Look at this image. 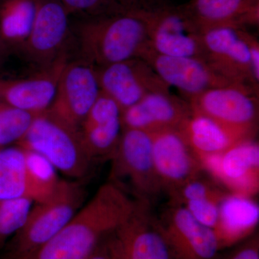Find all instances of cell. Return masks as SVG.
<instances>
[{
	"instance_id": "11",
	"label": "cell",
	"mask_w": 259,
	"mask_h": 259,
	"mask_svg": "<svg viewBox=\"0 0 259 259\" xmlns=\"http://www.w3.org/2000/svg\"><path fill=\"white\" fill-rule=\"evenodd\" d=\"M96 71L100 90L115 101L122 112L148 94L169 93V87L141 58L108 65Z\"/></svg>"
},
{
	"instance_id": "33",
	"label": "cell",
	"mask_w": 259,
	"mask_h": 259,
	"mask_svg": "<svg viewBox=\"0 0 259 259\" xmlns=\"http://www.w3.org/2000/svg\"><path fill=\"white\" fill-rule=\"evenodd\" d=\"M137 3H171L170 0H136Z\"/></svg>"
},
{
	"instance_id": "25",
	"label": "cell",
	"mask_w": 259,
	"mask_h": 259,
	"mask_svg": "<svg viewBox=\"0 0 259 259\" xmlns=\"http://www.w3.org/2000/svg\"><path fill=\"white\" fill-rule=\"evenodd\" d=\"M24 150L26 196L34 203H40L54 194L61 180L57 169L47 158L35 151Z\"/></svg>"
},
{
	"instance_id": "14",
	"label": "cell",
	"mask_w": 259,
	"mask_h": 259,
	"mask_svg": "<svg viewBox=\"0 0 259 259\" xmlns=\"http://www.w3.org/2000/svg\"><path fill=\"white\" fill-rule=\"evenodd\" d=\"M68 61L67 52H65L54 64L28 76L0 77V100L34 117L45 113L54 100L61 72Z\"/></svg>"
},
{
	"instance_id": "29",
	"label": "cell",
	"mask_w": 259,
	"mask_h": 259,
	"mask_svg": "<svg viewBox=\"0 0 259 259\" xmlns=\"http://www.w3.org/2000/svg\"><path fill=\"white\" fill-rule=\"evenodd\" d=\"M222 199H205L190 201L182 204V206L199 223L214 230L217 226L220 204Z\"/></svg>"
},
{
	"instance_id": "16",
	"label": "cell",
	"mask_w": 259,
	"mask_h": 259,
	"mask_svg": "<svg viewBox=\"0 0 259 259\" xmlns=\"http://www.w3.org/2000/svg\"><path fill=\"white\" fill-rule=\"evenodd\" d=\"M115 236L123 259H171L157 218L151 212V202L137 200Z\"/></svg>"
},
{
	"instance_id": "7",
	"label": "cell",
	"mask_w": 259,
	"mask_h": 259,
	"mask_svg": "<svg viewBox=\"0 0 259 259\" xmlns=\"http://www.w3.org/2000/svg\"><path fill=\"white\" fill-rule=\"evenodd\" d=\"M109 182L136 200L151 202L161 192L153 158L152 134L136 129H123L112 155Z\"/></svg>"
},
{
	"instance_id": "17",
	"label": "cell",
	"mask_w": 259,
	"mask_h": 259,
	"mask_svg": "<svg viewBox=\"0 0 259 259\" xmlns=\"http://www.w3.org/2000/svg\"><path fill=\"white\" fill-rule=\"evenodd\" d=\"M202 163L204 170L231 190L230 193L250 197L258 190L259 146L253 139Z\"/></svg>"
},
{
	"instance_id": "31",
	"label": "cell",
	"mask_w": 259,
	"mask_h": 259,
	"mask_svg": "<svg viewBox=\"0 0 259 259\" xmlns=\"http://www.w3.org/2000/svg\"><path fill=\"white\" fill-rule=\"evenodd\" d=\"M226 259H259L258 236H253L233 250Z\"/></svg>"
},
{
	"instance_id": "20",
	"label": "cell",
	"mask_w": 259,
	"mask_h": 259,
	"mask_svg": "<svg viewBox=\"0 0 259 259\" xmlns=\"http://www.w3.org/2000/svg\"><path fill=\"white\" fill-rule=\"evenodd\" d=\"M183 5L201 30L235 25L258 23L259 0H189Z\"/></svg>"
},
{
	"instance_id": "2",
	"label": "cell",
	"mask_w": 259,
	"mask_h": 259,
	"mask_svg": "<svg viewBox=\"0 0 259 259\" xmlns=\"http://www.w3.org/2000/svg\"><path fill=\"white\" fill-rule=\"evenodd\" d=\"M81 61L95 69L134 58L150 50L144 20L134 9L83 19L75 28Z\"/></svg>"
},
{
	"instance_id": "3",
	"label": "cell",
	"mask_w": 259,
	"mask_h": 259,
	"mask_svg": "<svg viewBox=\"0 0 259 259\" xmlns=\"http://www.w3.org/2000/svg\"><path fill=\"white\" fill-rule=\"evenodd\" d=\"M82 180H60L47 200L32 205L25 224L5 245L3 259H23L50 241L82 207Z\"/></svg>"
},
{
	"instance_id": "9",
	"label": "cell",
	"mask_w": 259,
	"mask_h": 259,
	"mask_svg": "<svg viewBox=\"0 0 259 259\" xmlns=\"http://www.w3.org/2000/svg\"><path fill=\"white\" fill-rule=\"evenodd\" d=\"M100 93L95 67L81 60L68 61L47 112L63 123L80 130Z\"/></svg>"
},
{
	"instance_id": "19",
	"label": "cell",
	"mask_w": 259,
	"mask_h": 259,
	"mask_svg": "<svg viewBox=\"0 0 259 259\" xmlns=\"http://www.w3.org/2000/svg\"><path fill=\"white\" fill-rule=\"evenodd\" d=\"M122 110L115 101L100 93L80 127L83 146L94 161L111 158L122 132Z\"/></svg>"
},
{
	"instance_id": "32",
	"label": "cell",
	"mask_w": 259,
	"mask_h": 259,
	"mask_svg": "<svg viewBox=\"0 0 259 259\" xmlns=\"http://www.w3.org/2000/svg\"><path fill=\"white\" fill-rule=\"evenodd\" d=\"M8 52H9V51L7 49L5 42L2 38L1 35H0V63H2Z\"/></svg>"
},
{
	"instance_id": "21",
	"label": "cell",
	"mask_w": 259,
	"mask_h": 259,
	"mask_svg": "<svg viewBox=\"0 0 259 259\" xmlns=\"http://www.w3.org/2000/svg\"><path fill=\"white\" fill-rule=\"evenodd\" d=\"M200 161L218 156L248 139L207 116L192 113L180 129Z\"/></svg>"
},
{
	"instance_id": "6",
	"label": "cell",
	"mask_w": 259,
	"mask_h": 259,
	"mask_svg": "<svg viewBox=\"0 0 259 259\" xmlns=\"http://www.w3.org/2000/svg\"><path fill=\"white\" fill-rule=\"evenodd\" d=\"M133 9L146 23L150 47L153 52L205 61L202 30L187 13L183 5L144 3Z\"/></svg>"
},
{
	"instance_id": "15",
	"label": "cell",
	"mask_w": 259,
	"mask_h": 259,
	"mask_svg": "<svg viewBox=\"0 0 259 259\" xmlns=\"http://www.w3.org/2000/svg\"><path fill=\"white\" fill-rule=\"evenodd\" d=\"M142 59L151 65L167 86L175 87L190 99L211 89L239 86L202 59L161 55L151 49Z\"/></svg>"
},
{
	"instance_id": "18",
	"label": "cell",
	"mask_w": 259,
	"mask_h": 259,
	"mask_svg": "<svg viewBox=\"0 0 259 259\" xmlns=\"http://www.w3.org/2000/svg\"><path fill=\"white\" fill-rule=\"evenodd\" d=\"M190 105L169 93L148 94L121 114L122 129H136L153 134L180 129L190 118Z\"/></svg>"
},
{
	"instance_id": "34",
	"label": "cell",
	"mask_w": 259,
	"mask_h": 259,
	"mask_svg": "<svg viewBox=\"0 0 259 259\" xmlns=\"http://www.w3.org/2000/svg\"><path fill=\"white\" fill-rule=\"evenodd\" d=\"M0 148H2L1 146H0Z\"/></svg>"
},
{
	"instance_id": "10",
	"label": "cell",
	"mask_w": 259,
	"mask_h": 259,
	"mask_svg": "<svg viewBox=\"0 0 259 259\" xmlns=\"http://www.w3.org/2000/svg\"><path fill=\"white\" fill-rule=\"evenodd\" d=\"M158 220L171 259H214L221 244L212 228L181 204L170 202Z\"/></svg>"
},
{
	"instance_id": "13",
	"label": "cell",
	"mask_w": 259,
	"mask_h": 259,
	"mask_svg": "<svg viewBox=\"0 0 259 259\" xmlns=\"http://www.w3.org/2000/svg\"><path fill=\"white\" fill-rule=\"evenodd\" d=\"M153 158L162 191L170 194L204 171L180 129L153 133Z\"/></svg>"
},
{
	"instance_id": "30",
	"label": "cell",
	"mask_w": 259,
	"mask_h": 259,
	"mask_svg": "<svg viewBox=\"0 0 259 259\" xmlns=\"http://www.w3.org/2000/svg\"><path fill=\"white\" fill-rule=\"evenodd\" d=\"M115 232L100 243L88 259H123Z\"/></svg>"
},
{
	"instance_id": "27",
	"label": "cell",
	"mask_w": 259,
	"mask_h": 259,
	"mask_svg": "<svg viewBox=\"0 0 259 259\" xmlns=\"http://www.w3.org/2000/svg\"><path fill=\"white\" fill-rule=\"evenodd\" d=\"M34 116L0 100V146L18 144L28 131Z\"/></svg>"
},
{
	"instance_id": "28",
	"label": "cell",
	"mask_w": 259,
	"mask_h": 259,
	"mask_svg": "<svg viewBox=\"0 0 259 259\" xmlns=\"http://www.w3.org/2000/svg\"><path fill=\"white\" fill-rule=\"evenodd\" d=\"M69 15H83L85 18L115 14L132 9L136 0H59Z\"/></svg>"
},
{
	"instance_id": "8",
	"label": "cell",
	"mask_w": 259,
	"mask_h": 259,
	"mask_svg": "<svg viewBox=\"0 0 259 259\" xmlns=\"http://www.w3.org/2000/svg\"><path fill=\"white\" fill-rule=\"evenodd\" d=\"M255 92L240 86L207 90L190 99L192 113L207 116L248 139H253L258 117Z\"/></svg>"
},
{
	"instance_id": "22",
	"label": "cell",
	"mask_w": 259,
	"mask_h": 259,
	"mask_svg": "<svg viewBox=\"0 0 259 259\" xmlns=\"http://www.w3.org/2000/svg\"><path fill=\"white\" fill-rule=\"evenodd\" d=\"M258 204L250 197L228 192L221 201L219 217L214 231L223 243L236 241L249 234L258 224Z\"/></svg>"
},
{
	"instance_id": "12",
	"label": "cell",
	"mask_w": 259,
	"mask_h": 259,
	"mask_svg": "<svg viewBox=\"0 0 259 259\" xmlns=\"http://www.w3.org/2000/svg\"><path fill=\"white\" fill-rule=\"evenodd\" d=\"M69 15L59 0H40L31 31L20 50L31 64L47 67L66 52Z\"/></svg>"
},
{
	"instance_id": "24",
	"label": "cell",
	"mask_w": 259,
	"mask_h": 259,
	"mask_svg": "<svg viewBox=\"0 0 259 259\" xmlns=\"http://www.w3.org/2000/svg\"><path fill=\"white\" fill-rule=\"evenodd\" d=\"M26 197L25 152L18 145L0 148V200Z\"/></svg>"
},
{
	"instance_id": "5",
	"label": "cell",
	"mask_w": 259,
	"mask_h": 259,
	"mask_svg": "<svg viewBox=\"0 0 259 259\" xmlns=\"http://www.w3.org/2000/svg\"><path fill=\"white\" fill-rule=\"evenodd\" d=\"M17 145L40 153L57 171L73 180H82L95 163L83 146L80 130L63 123L48 112L34 117Z\"/></svg>"
},
{
	"instance_id": "1",
	"label": "cell",
	"mask_w": 259,
	"mask_h": 259,
	"mask_svg": "<svg viewBox=\"0 0 259 259\" xmlns=\"http://www.w3.org/2000/svg\"><path fill=\"white\" fill-rule=\"evenodd\" d=\"M125 191L108 182L55 236L23 259H88L136 207Z\"/></svg>"
},
{
	"instance_id": "26",
	"label": "cell",
	"mask_w": 259,
	"mask_h": 259,
	"mask_svg": "<svg viewBox=\"0 0 259 259\" xmlns=\"http://www.w3.org/2000/svg\"><path fill=\"white\" fill-rule=\"evenodd\" d=\"M33 203L26 197L0 200V249L21 229Z\"/></svg>"
},
{
	"instance_id": "4",
	"label": "cell",
	"mask_w": 259,
	"mask_h": 259,
	"mask_svg": "<svg viewBox=\"0 0 259 259\" xmlns=\"http://www.w3.org/2000/svg\"><path fill=\"white\" fill-rule=\"evenodd\" d=\"M205 61L220 74L258 93L259 45L245 27L218 25L202 30Z\"/></svg>"
},
{
	"instance_id": "23",
	"label": "cell",
	"mask_w": 259,
	"mask_h": 259,
	"mask_svg": "<svg viewBox=\"0 0 259 259\" xmlns=\"http://www.w3.org/2000/svg\"><path fill=\"white\" fill-rule=\"evenodd\" d=\"M40 0H0V35L8 51L25 44L31 31Z\"/></svg>"
}]
</instances>
